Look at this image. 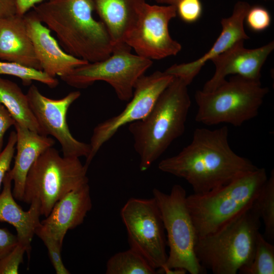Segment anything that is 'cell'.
<instances>
[{
    "label": "cell",
    "instance_id": "cell-1",
    "mask_svg": "<svg viewBox=\"0 0 274 274\" xmlns=\"http://www.w3.org/2000/svg\"><path fill=\"white\" fill-rule=\"evenodd\" d=\"M226 126L196 128L191 142L178 154L162 160V172L185 180L194 193H203L257 170L248 159L234 152Z\"/></svg>",
    "mask_w": 274,
    "mask_h": 274
},
{
    "label": "cell",
    "instance_id": "cell-2",
    "mask_svg": "<svg viewBox=\"0 0 274 274\" xmlns=\"http://www.w3.org/2000/svg\"><path fill=\"white\" fill-rule=\"evenodd\" d=\"M32 10L67 53L88 62L112 53L113 42L105 25L93 16V0H46Z\"/></svg>",
    "mask_w": 274,
    "mask_h": 274
},
{
    "label": "cell",
    "instance_id": "cell-3",
    "mask_svg": "<svg viewBox=\"0 0 274 274\" xmlns=\"http://www.w3.org/2000/svg\"><path fill=\"white\" fill-rule=\"evenodd\" d=\"M188 86L182 79L174 77L150 112L143 119L129 124L141 171L150 168L184 133L191 105Z\"/></svg>",
    "mask_w": 274,
    "mask_h": 274
},
{
    "label": "cell",
    "instance_id": "cell-4",
    "mask_svg": "<svg viewBox=\"0 0 274 274\" xmlns=\"http://www.w3.org/2000/svg\"><path fill=\"white\" fill-rule=\"evenodd\" d=\"M261 219L252 206L215 231L197 237L195 255L214 274H236L251 262Z\"/></svg>",
    "mask_w": 274,
    "mask_h": 274
},
{
    "label": "cell",
    "instance_id": "cell-5",
    "mask_svg": "<svg viewBox=\"0 0 274 274\" xmlns=\"http://www.w3.org/2000/svg\"><path fill=\"white\" fill-rule=\"evenodd\" d=\"M264 168L203 193L186 197L197 237L212 233L250 208L267 180Z\"/></svg>",
    "mask_w": 274,
    "mask_h": 274
},
{
    "label": "cell",
    "instance_id": "cell-6",
    "mask_svg": "<svg viewBox=\"0 0 274 274\" xmlns=\"http://www.w3.org/2000/svg\"><path fill=\"white\" fill-rule=\"evenodd\" d=\"M268 88L235 75L210 92L196 91L195 121L208 126L228 123L240 126L257 116Z\"/></svg>",
    "mask_w": 274,
    "mask_h": 274
},
{
    "label": "cell",
    "instance_id": "cell-7",
    "mask_svg": "<svg viewBox=\"0 0 274 274\" xmlns=\"http://www.w3.org/2000/svg\"><path fill=\"white\" fill-rule=\"evenodd\" d=\"M88 168L79 158L61 156L56 149L49 148L29 169L22 201H37L41 216L46 217L62 197L88 183Z\"/></svg>",
    "mask_w": 274,
    "mask_h": 274
},
{
    "label": "cell",
    "instance_id": "cell-8",
    "mask_svg": "<svg viewBox=\"0 0 274 274\" xmlns=\"http://www.w3.org/2000/svg\"><path fill=\"white\" fill-rule=\"evenodd\" d=\"M152 192L162 216L169 248L165 265L158 273L171 268H182L190 274L206 273L195 253L197 236L187 206L186 190L176 184L169 193L156 188Z\"/></svg>",
    "mask_w": 274,
    "mask_h": 274
},
{
    "label": "cell",
    "instance_id": "cell-9",
    "mask_svg": "<svg viewBox=\"0 0 274 274\" xmlns=\"http://www.w3.org/2000/svg\"><path fill=\"white\" fill-rule=\"evenodd\" d=\"M128 45L113 49L107 58L78 66L60 79L70 86L85 88L102 81L114 89L118 98L128 101L138 80L152 64L151 59L130 52Z\"/></svg>",
    "mask_w": 274,
    "mask_h": 274
},
{
    "label": "cell",
    "instance_id": "cell-10",
    "mask_svg": "<svg viewBox=\"0 0 274 274\" xmlns=\"http://www.w3.org/2000/svg\"><path fill=\"white\" fill-rule=\"evenodd\" d=\"M130 248L141 254L156 269H162L167 258V241L157 204L151 198H129L120 211Z\"/></svg>",
    "mask_w": 274,
    "mask_h": 274
},
{
    "label": "cell",
    "instance_id": "cell-11",
    "mask_svg": "<svg viewBox=\"0 0 274 274\" xmlns=\"http://www.w3.org/2000/svg\"><path fill=\"white\" fill-rule=\"evenodd\" d=\"M174 78L173 76L164 71H158L149 75L141 76L136 82L133 96L124 109L116 116L100 122L94 128L89 143L90 153L86 159L84 165L88 167L102 145L121 127L144 118Z\"/></svg>",
    "mask_w": 274,
    "mask_h": 274
},
{
    "label": "cell",
    "instance_id": "cell-12",
    "mask_svg": "<svg viewBox=\"0 0 274 274\" xmlns=\"http://www.w3.org/2000/svg\"><path fill=\"white\" fill-rule=\"evenodd\" d=\"M174 5H151L147 3L125 43L137 55L149 59H161L177 55L182 46L169 32L170 21L177 16Z\"/></svg>",
    "mask_w": 274,
    "mask_h": 274
},
{
    "label": "cell",
    "instance_id": "cell-13",
    "mask_svg": "<svg viewBox=\"0 0 274 274\" xmlns=\"http://www.w3.org/2000/svg\"><path fill=\"white\" fill-rule=\"evenodd\" d=\"M26 95L30 108L43 134L50 135L59 143L63 156L79 158L89 156V144L76 140L70 131L67 121V111L72 104L81 96L79 91L70 92L58 99L44 96L35 85H31Z\"/></svg>",
    "mask_w": 274,
    "mask_h": 274
},
{
    "label": "cell",
    "instance_id": "cell-14",
    "mask_svg": "<svg viewBox=\"0 0 274 274\" xmlns=\"http://www.w3.org/2000/svg\"><path fill=\"white\" fill-rule=\"evenodd\" d=\"M273 49V41L252 49L245 48L244 41L236 43L211 60L215 65V73L204 84L201 90L203 92L214 90L229 75L260 81L261 68Z\"/></svg>",
    "mask_w": 274,
    "mask_h": 274
},
{
    "label": "cell",
    "instance_id": "cell-15",
    "mask_svg": "<svg viewBox=\"0 0 274 274\" xmlns=\"http://www.w3.org/2000/svg\"><path fill=\"white\" fill-rule=\"evenodd\" d=\"M26 30L41 70L50 77L64 76L88 62L66 52L32 10L24 15Z\"/></svg>",
    "mask_w": 274,
    "mask_h": 274
},
{
    "label": "cell",
    "instance_id": "cell-16",
    "mask_svg": "<svg viewBox=\"0 0 274 274\" xmlns=\"http://www.w3.org/2000/svg\"><path fill=\"white\" fill-rule=\"evenodd\" d=\"M250 7L246 2H237L234 6L231 15L222 19V31L206 54L193 61L174 64L164 72L182 79L189 85L208 61L222 53L236 43L250 38L245 31L244 22Z\"/></svg>",
    "mask_w": 274,
    "mask_h": 274
},
{
    "label": "cell",
    "instance_id": "cell-17",
    "mask_svg": "<svg viewBox=\"0 0 274 274\" xmlns=\"http://www.w3.org/2000/svg\"><path fill=\"white\" fill-rule=\"evenodd\" d=\"M92 207L88 183L67 193L53 207L39 228L62 246L68 230L83 223Z\"/></svg>",
    "mask_w": 274,
    "mask_h": 274
},
{
    "label": "cell",
    "instance_id": "cell-18",
    "mask_svg": "<svg viewBox=\"0 0 274 274\" xmlns=\"http://www.w3.org/2000/svg\"><path fill=\"white\" fill-rule=\"evenodd\" d=\"M17 141L14 164L9 170L14 182L12 193L15 199L22 201L25 182L28 171L38 157L46 149L53 147L54 140L17 123L14 125Z\"/></svg>",
    "mask_w": 274,
    "mask_h": 274
},
{
    "label": "cell",
    "instance_id": "cell-19",
    "mask_svg": "<svg viewBox=\"0 0 274 274\" xmlns=\"http://www.w3.org/2000/svg\"><path fill=\"white\" fill-rule=\"evenodd\" d=\"M93 3L94 10L105 25L114 48L127 45L125 38L141 16L146 0H93Z\"/></svg>",
    "mask_w": 274,
    "mask_h": 274
},
{
    "label": "cell",
    "instance_id": "cell-20",
    "mask_svg": "<svg viewBox=\"0 0 274 274\" xmlns=\"http://www.w3.org/2000/svg\"><path fill=\"white\" fill-rule=\"evenodd\" d=\"M0 59L42 71L24 16L16 14L0 19Z\"/></svg>",
    "mask_w": 274,
    "mask_h": 274
},
{
    "label": "cell",
    "instance_id": "cell-21",
    "mask_svg": "<svg viewBox=\"0 0 274 274\" xmlns=\"http://www.w3.org/2000/svg\"><path fill=\"white\" fill-rule=\"evenodd\" d=\"M12 182L8 171L4 177L0 193V222H7L15 227L18 242L26 248L29 256L32 239L41 224L40 207L37 201H33L28 210H23L13 195Z\"/></svg>",
    "mask_w": 274,
    "mask_h": 274
},
{
    "label": "cell",
    "instance_id": "cell-22",
    "mask_svg": "<svg viewBox=\"0 0 274 274\" xmlns=\"http://www.w3.org/2000/svg\"><path fill=\"white\" fill-rule=\"evenodd\" d=\"M0 103L8 110L16 123L43 134L24 94L15 83L0 76Z\"/></svg>",
    "mask_w": 274,
    "mask_h": 274
},
{
    "label": "cell",
    "instance_id": "cell-23",
    "mask_svg": "<svg viewBox=\"0 0 274 274\" xmlns=\"http://www.w3.org/2000/svg\"><path fill=\"white\" fill-rule=\"evenodd\" d=\"M106 274H155L156 269L139 252L129 248L111 256L106 265Z\"/></svg>",
    "mask_w": 274,
    "mask_h": 274
},
{
    "label": "cell",
    "instance_id": "cell-24",
    "mask_svg": "<svg viewBox=\"0 0 274 274\" xmlns=\"http://www.w3.org/2000/svg\"><path fill=\"white\" fill-rule=\"evenodd\" d=\"M253 207L263 221L266 239H274V170L262 188Z\"/></svg>",
    "mask_w": 274,
    "mask_h": 274
},
{
    "label": "cell",
    "instance_id": "cell-25",
    "mask_svg": "<svg viewBox=\"0 0 274 274\" xmlns=\"http://www.w3.org/2000/svg\"><path fill=\"white\" fill-rule=\"evenodd\" d=\"M241 274H273L274 246L258 232L254 255L250 264L241 268Z\"/></svg>",
    "mask_w": 274,
    "mask_h": 274
},
{
    "label": "cell",
    "instance_id": "cell-26",
    "mask_svg": "<svg viewBox=\"0 0 274 274\" xmlns=\"http://www.w3.org/2000/svg\"><path fill=\"white\" fill-rule=\"evenodd\" d=\"M0 75L16 77L25 85H30L33 81L41 82L51 88L56 87L58 84L56 78L49 76L42 71L7 61L0 60Z\"/></svg>",
    "mask_w": 274,
    "mask_h": 274
},
{
    "label": "cell",
    "instance_id": "cell-27",
    "mask_svg": "<svg viewBox=\"0 0 274 274\" xmlns=\"http://www.w3.org/2000/svg\"><path fill=\"white\" fill-rule=\"evenodd\" d=\"M36 234L46 247L49 258L56 274H69L70 272L64 266L61 255L62 246L50 235L47 234L39 227L35 231Z\"/></svg>",
    "mask_w": 274,
    "mask_h": 274
},
{
    "label": "cell",
    "instance_id": "cell-28",
    "mask_svg": "<svg viewBox=\"0 0 274 274\" xmlns=\"http://www.w3.org/2000/svg\"><path fill=\"white\" fill-rule=\"evenodd\" d=\"M245 20L249 28L256 32H260L267 28L271 23L269 11L261 6L250 7Z\"/></svg>",
    "mask_w": 274,
    "mask_h": 274
},
{
    "label": "cell",
    "instance_id": "cell-29",
    "mask_svg": "<svg viewBox=\"0 0 274 274\" xmlns=\"http://www.w3.org/2000/svg\"><path fill=\"white\" fill-rule=\"evenodd\" d=\"M25 252L27 253L26 248L18 242L14 249L0 260V274L18 273Z\"/></svg>",
    "mask_w": 274,
    "mask_h": 274
},
{
    "label": "cell",
    "instance_id": "cell-30",
    "mask_svg": "<svg viewBox=\"0 0 274 274\" xmlns=\"http://www.w3.org/2000/svg\"><path fill=\"white\" fill-rule=\"evenodd\" d=\"M177 14L186 23L197 21L202 14V5L200 0H180L176 5Z\"/></svg>",
    "mask_w": 274,
    "mask_h": 274
},
{
    "label": "cell",
    "instance_id": "cell-31",
    "mask_svg": "<svg viewBox=\"0 0 274 274\" xmlns=\"http://www.w3.org/2000/svg\"><path fill=\"white\" fill-rule=\"evenodd\" d=\"M17 135L16 131L11 132L7 145L0 153V189L4 177L10 169V165L16 149Z\"/></svg>",
    "mask_w": 274,
    "mask_h": 274
},
{
    "label": "cell",
    "instance_id": "cell-32",
    "mask_svg": "<svg viewBox=\"0 0 274 274\" xmlns=\"http://www.w3.org/2000/svg\"><path fill=\"white\" fill-rule=\"evenodd\" d=\"M18 243L16 235L6 228H0V260L9 254Z\"/></svg>",
    "mask_w": 274,
    "mask_h": 274
},
{
    "label": "cell",
    "instance_id": "cell-33",
    "mask_svg": "<svg viewBox=\"0 0 274 274\" xmlns=\"http://www.w3.org/2000/svg\"><path fill=\"white\" fill-rule=\"evenodd\" d=\"M16 122L6 107L0 103V153L3 150L4 137L6 132Z\"/></svg>",
    "mask_w": 274,
    "mask_h": 274
},
{
    "label": "cell",
    "instance_id": "cell-34",
    "mask_svg": "<svg viewBox=\"0 0 274 274\" xmlns=\"http://www.w3.org/2000/svg\"><path fill=\"white\" fill-rule=\"evenodd\" d=\"M17 14L15 0H0V19Z\"/></svg>",
    "mask_w": 274,
    "mask_h": 274
},
{
    "label": "cell",
    "instance_id": "cell-35",
    "mask_svg": "<svg viewBox=\"0 0 274 274\" xmlns=\"http://www.w3.org/2000/svg\"><path fill=\"white\" fill-rule=\"evenodd\" d=\"M46 0H15L17 14L24 16L37 5Z\"/></svg>",
    "mask_w": 274,
    "mask_h": 274
},
{
    "label": "cell",
    "instance_id": "cell-36",
    "mask_svg": "<svg viewBox=\"0 0 274 274\" xmlns=\"http://www.w3.org/2000/svg\"><path fill=\"white\" fill-rule=\"evenodd\" d=\"M157 3L164 4L165 5L176 6L180 0H154Z\"/></svg>",
    "mask_w": 274,
    "mask_h": 274
}]
</instances>
